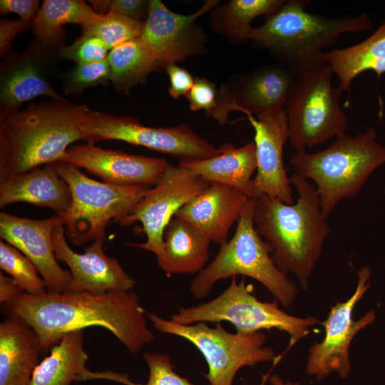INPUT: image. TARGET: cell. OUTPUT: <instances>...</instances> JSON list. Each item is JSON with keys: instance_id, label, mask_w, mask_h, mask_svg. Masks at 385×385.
Wrapping results in <instances>:
<instances>
[{"instance_id": "6da1fadb", "label": "cell", "mask_w": 385, "mask_h": 385, "mask_svg": "<svg viewBox=\"0 0 385 385\" xmlns=\"http://www.w3.org/2000/svg\"><path fill=\"white\" fill-rule=\"evenodd\" d=\"M6 307L34 329L43 351L51 349L64 334L89 327L110 331L132 354L155 337L147 325L140 297L131 290L104 294L49 289L41 294L24 292Z\"/></svg>"}, {"instance_id": "7a4b0ae2", "label": "cell", "mask_w": 385, "mask_h": 385, "mask_svg": "<svg viewBox=\"0 0 385 385\" xmlns=\"http://www.w3.org/2000/svg\"><path fill=\"white\" fill-rule=\"evenodd\" d=\"M289 178L299 195L297 202L287 204L279 198L260 196L256 198L254 225L278 269L286 275H294L307 290L329 227L316 188L297 173Z\"/></svg>"}, {"instance_id": "3957f363", "label": "cell", "mask_w": 385, "mask_h": 385, "mask_svg": "<svg viewBox=\"0 0 385 385\" xmlns=\"http://www.w3.org/2000/svg\"><path fill=\"white\" fill-rule=\"evenodd\" d=\"M88 109L52 99L0 112V180L60 161L81 140L79 123Z\"/></svg>"}, {"instance_id": "277c9868", "label": "cell", "mask_w": 385, "mask_h": 385, "mask_svg": "<svg viewBox=\"0 0 385 385\" xmlns=\"http://www.w3.org/2000/svg\"><path fill=\"white\" fill-rule=\"evenodd\" d=\"M307 0H287L265 23L253 27L250 41L265 49L296 78L328 65L324 49L335 45L342 34L369 30L372 23L363 13L356 16L337 17L307 12Z\"/></svg>"}, {"instance_id": "5b68a950", "label": "cell", "mask_w": 385, "mask_h": 385, "mask_svg": "<svg viewBox=\"0 0 385 385\" xmlns=\"http://www.w3.org/2000/svg\"><path fill=\"white\" fill-rule=\"evenodd\" d=\"M289 161L295 173L315 183L322 212L328 219L342 200L354 197L385 164V145L377 141L376 129L370 127L355 136L338 135L324 150L295 153Z\"/></svg>"}, {"instance_id": "8992f818", "label": "cell", "mask_w": 385, "mask_h": 385, "mask_svg": "<svg viewBox=\"0 0 385 385\" xmlns=\"http://www.w3.org/2000/svg\"><path fill=\"white\" fill-rule=\"evenodd\" d=\"M255 198H249L232 239L221 245L215 259L191 282L190 292L197 299L211 294L217 282L236 275L262 284L283 307L294 302L297 285L274 262L270 248L254 225Z\"/></svg>"}, {"instance_id": "52a82bcc", "label": "cell", "mask_w": 385, "mask_h": 385, "mask_svg": "<svg viewBox=\"0 0 385 385\" xmlns=\"http://www.w3.org/2000/svg\"><path fill=\"white\" fill-rule=\"evenodd\" d=\"M54 165L68 185L72 197L70 207L56 215L66 227L68 238L77 245L89 241L103 243L110 220L117 222L128 215L151 188L97 181L65 162H56Z\"/></svg>"}, {"instance_id": "ba28073f", "label": "cell", "mask_w": 385, "mask_h": 385, "mask_svg": "<svg viewBox=\"0 0 385 385\" xmlns=\"http://www.w3.org/2000/svg\"><path fill=\"white\" fill-rule=\"evenodd\" d=\"M244 279L237 282L233 276L230 285L217 297L197 306L179 307L170 320L183 325L225 321L235 326L236 332L244 334L277 329L289 334L288 349L307 337L312 327L321 324L314 317H299L287 313L276 300L260 301Z\"/></svg>"}, {"instance_id": "9c48e42d", "label": "cell", "mask_w": 385, "mask_h": 385, "mask_svg": "<svg viewBox=\"0 0 385 385\" xmlns=\"http://www.w3.org/2000/svg\"><path fill=\"white\" fill-rule=\"evenodd\" d=\"M148 318L158 332L182 337L200 351L208 366L203 375L210 385H232L242 367L278 360L273 349L265 346L266 337L262 332L230 333L220 323L215 327L205 322L179 324L154 313L148 314Z\"/></svg>"}, {"instance_id": "30bf717a", "label": "cell", "mask_w": 385, "mask_h": 385, "mask_svg": "<svg viewBox=\"0 0 385 385\" xmlns=\"http://www.w3.org/2000/svg\"><path fill=\"white\" fill-rule=\"evenodd\" d=\"M329 65L302 74L285 105L288 140L296 153L345 133L347 116L340 108L342 92L332 86Z\"/></svg>"}, {"instance_id": "8fae6325", "label": "cell", "mask_w": 385, "mask_h": 385, "mask_svg": "<svg viewBox=\"0 0 385 385\" xmlns=\"http://www.w3.org/2000/svg\"><path fill=\"white\" fill-rule=\"evenodd\" d=\"M81 140L90 143L117 140L143 146L181 159H204L217 155L219 148L199 136L188 125L154 128L135 118L93 111L85 113L79 123Z\"/></svg>"}, {"instance_id": "7c38bea8", "label": "cell", "mask_w": 385, "mask_h": 385, "mask_svg": "<svg viewBox=\"0 0 385 385\" xmlns=\"http://www.w3.org/2000/svg\"><path fill=\"white\" fill-rule=\"evenodd\" d=\"M358 281L354 292L344 302L332 305L324 322V337L320 342H314L309 349L305 373L320 381L332 373L342 379L349 377L351 366L349 346L362 329L371 324L376 315L374 310L366 313L361 318L354 320V309L358 302L371 287V270L362 267L356 272Z\"/></svg>"}, {"instance_id": "4fadbf2b", "label": "cell", "mask_w": 385, "mask_h": 385, "mask_svg": "<svg viewBox=\"0 0 385 385\" xmlns=\"http://www.w3.org/2000/svg\"><path fill=\"white\" fill-rule=\"evenodd\" d=\"M210 185L187 168L168 163L159 183L148 190L128 215L117 221L121 226H130L136 222L142 225L141 231L147 240L128 245L160 257L164 251V231L173 216Z\"/></svg>"}, {"instance_id": "5bb4252c", "label": "cell", "mask_w": 385, "mask_h": 385, "mask_svg": "<svg viewBox=\"0 0 385 385\" xmlns=\"http://www.w3.org/2000/svg\"><path fill=\"white\" fill-rule=\"evenodd\" d=\"M296 79L277 62L236 75L218 90L217 106L212 116L224 125L232 111L247 115L277 112L284 108Z\"/></svg>"}, {"instance_id": "9a60e30c", "label": "cell", "mask_w": 385, "mask_h": 385, "mask_svg": "<svg viewBox=\"0 0 385 385\" xmlns=\"http://www.w3.org/2000/svg\"><path fill=\"white\" fill-rule=\"evenodd\" d=\"M219 3L217 0H207L198 11L183 15L170 11L160 0L149 1L140 37L160 68L205 52L207 37L197 19Z\"/></svg>"}, {"instance_id": "2e32d148", "label": "cell", "mask_w": 385, "mask_h": 385, "mask_svg": "<svg viewBox=\"0 0 385 385\" xmlns=\"http://www.w3.org/2000/svg\"><path fill=\"white\" fill-rule=\"evenodd\" d=\"M0 69V112L19 109L21 105L40 96L65 100L52 86V66L60 59L55 51L35 40L21 53L3 58Z\"/></svg>"}, {"instance_id": "e0dca14e", "label": "cell", "mask_w": 385, "mask_h": 385, "mask_svg": "<svg viewBox=\"0 0 385 385\" xmlns=\"http://www.w3.org/2000/svg\"><path fill=\"white\" fill-rule=\"evenodd\" d=\"M60 162L84 168L106 183L149 188L159 183L168 165L163 158L103 149L90 142L70 146Z\"/></svg>"}, {"instance_id": "ac0fdd59", "label": "cell", "mask_w": 385, "mask_h": 385, "mask_svg": "<svg viewBox=\"0 0 385 385\" xmlns=\"http://www.w3.org/2000/svg\"><path fill=\"white\" fill-rule=\"evenodd\" d=\"M255 130L257 173L252 179L250 198L262 195L293 203L292 190L283 161V148L288 140L285 109L247 115Z\"/></svg>"}, {"instance_id": "d6986e66", "label": "cell", "mask_w": 385, "mask_h": 385, "mask_svg": "<svg viewBox=\"0 0 385 385\" xmlns=\"http://www.w3.org/2000/svg\"><path fill=\"white\" fill-rule=\"evenodd\" d=\"M52 244L56 260L66 263L72 275L68 292H125L136 284L135 279L128 274L116 259L105 254L101 242H93L84 253L76 252L68 245L65 228L60 223L53 232Z\"/></svg>"}, {"instance_id": "ffe728a7", "label": "cell", "mask_w": 385, "mask_h": 385, "mask_svg": "<svg viewBox=\"0 0 385 385\" xmlns=\"http://www.w3.org/2000/svg\"><path fill=\"white\" fill-rule=\"evenodd\" d=\"M60 223L58 215L34 220L0 213L1 238L34 263L49 290L61 293L69 291L72 275L58 264L53 249L52 234Z\"/></svg>"}, {"instance_id": "44dd1931", "label": "cell", "mask_w": 385, "mask_h": 385, "mask_svg": "<svg viewBox=\"0 0 385 385\" xmlns=\"http://www.w3.org/2000/svg\"><path fill=\"white\" fill-rule=\"evenodd\" d=\"M250 197L227 185L211 183L175 213L200 230L211 242L227 241L231 227L238 222Z\"/></svg>"}, {"instance_id": "7402d4cb", "label": "cell", "mask_w": 385, "mask_h": 385, "mask_svg": "<svg viewBox=\"0 0 385 385\" xmlns=\"http://www.w3.org/2000/svg\"><path fill=\"white\" fill-rule=\"evenodd\" d=\"M71 200L69 186L58 175L54 163L0 180L1 207L26 202L48 207L59 215L70 207Z\"/></svg>"}, {"instance_id": "603a6c76", "label": "cell", "mask_w": 385, "mask_h": 385, "mask_svg": "<svg viewBox=\"0 0 385 385\" xmlns=\"http://www.w3.org/2000/svg\"><path fill=\"white\" fill-rule=\"evenodd\" d=\"M42 351L34 329L9 314L0 324V385H29Z\"/></svg>"}, {"instance_id": "cb8c5ba5", "label": "cell", "mask_w": 385, "mask_h": 385, "mask_svg": "<svg viewBox=\"0 0 385 385\" xmlns=\"http://www.w3.org/2000/svg\"><path fill=\"white\" fill-rule=\"evenodd\" d=\"M220 153L204 159H181L179 165L209 183L233 187L250 198L252 175L257 170L254 142L235 148L231 143L218 147Z\"/></svg>"}, {"instance_id": "d4e9b609", "label": "cell", "mask_w": 385, "mask_h": 385, "mask_svg": "<svg viewBox=\"0 0 385 385\" xmlns=\"http://www.w3.org/2000/svg\"><path fill=\"white\" fill-rule=\"evenodd\" d=\"M163 240L164 251L157 262L167 277L198 274L205 267L211 241L188 221L174 216Z\"/></svg>"}, {"instance_id": "484cf974", "label": "cell", "mask_w": 385, "mask_h": 385, "mask_svg": "<svg viewBox=\"0 0 385 385\" xmlns=\"http://www.w3.org/2000/svg\"><path fill=\"white\" fill-rule=\"evenodd\" d=\"M101 14L82 0H44L31 23L35 41L55 51L66 45V34L63 26L78 24L87 27Z\"/></svg>"}, {"instance_id": "4316f807", "label": "cell", "mask_w": 385, "mask_h": 385, "mask_svg": "<svg viewBox=\"0 0 385 385\" xmlns=\"http://www.w3.org/2000/svg\"><path fill=\"white\" fill-rule=\"evenodd\" d=\"M326 58L342 91H349L352 81L366 71L380 77L385 73V21L363 41L327 51Z\"/></svg>"}, {"instance_id": "83f0119b", "label": "cell", "mask_w": 385, "mask_h": 385, "mask_svg": "<svg viewBox=\"0 0 385 385\" xmlns=\"http://www.w3.org/2000/svg\"><path fill=\"white\" fill-rule=\"evenodd\" d=\"M50 350L35 368L29 385H70L87 370L83 330L64 334Z\"/></svg>"}, {"instance_id": "f1b7e54d", "label": "cell", "mask_w": 385, "mask_h": 385, "mask_svg": "<svg viewBox=\"0 0 385 385\" xmlns=\"http://www.w3.org/2000/svg\"><path fill=\"white\" fill-rule=\"evenodd\" d=\"M285 0H230L210 11L212 29L231 42L242 44L250 41L252 20L278 11Z\"/></svg>"}, {"instance_id": "f546056e", "label": "cell", "mask_w": 385, "mask_h": 385, "mask_svg": "<svg viewBox=\"0 0 385 385\" xmlns=\"http://www.w3.org/2000/svg\"><path fill=\"white\" fill-rule=\"evenodd\" d=\"M111 83L116 91L128 93L143 84L148 76L160 68L140 36L118 46L108 53Z\"/></svg>"}, {"instance_id": "4dcf8cb0", "label": "cell", "mask_w": 385, "mask_h": 385, "mask_svg": "<svg viewBox=\"0 0 385 385\" xmlns=\"http://www.w3.org/2000/svg\"><path fill=\"white\" fill-rule=\"evenodd\" d=\"M145 21L109 11L101 14L98 20L87 27H83V34L101 39L108 49L140 36Z\"/></svg>"}, {"instance_id": "1f68e13d", "label": "cell", "mask_w": 385, "mask_h": 385, "mask_svg": "<svg viewBox=\"0 0 385 385\" xmlns=\"http://www.w3.org/2000/svg\"><path fill=\"white\" fill-rule=\"evenodd\" d=\"M143 359L149 369L148 380L145 384L132 381L126 374L111 371H91L89 379H107L124 385H195L188 378L181 376L173 370L175 366L167 354L145 352Z\"/></svg>"}, {"instance_id": "d6a6232c", "label": "cell", "mask_w": 385, "mask_h": 385, "mask_svg": "<svg viewBox=\"0 0 385 385\" xmlns=\"http://www.w3.org/2000/svg\"><path fill=\"white\" fill-rule=\"evenodd\" d=\"M0 267L10 274L25 292L41 294L47 291L46 284L34 263L4 240L0 241Z\"/></svg>"}, {"instance_id": "836d02e7", "label": "cell", "mask_w": 385, "mask_h": 385, "mask_svg": "<svg viewBox=\"0 0 385 385\" xmlns=\"http://www.w3.org/2000/svg\"><path fill=\"white\" fill-rule=\"evenodd\" d=\"M111 72L106 59L76 65L63 76V89L67 96L81 94L87 88L111 83Z\"/></svg>"}, {"instance_id": "e575fe53", "label": "cell", "mask_w": 385, "mask_h": 385, "mask_svg": "<svg viewBox=\"0 0 385 385\" xmlns=\"http://www.w3.org/2000/svg\"><path fill=\"white\" fill-rule=\"evenodd\" d=\"M108 48L99 38L83 34L71 45H64L58 51L61 59H67L77 65L103 61L107 58Z\"/></svg>"}, {"instance_id": "d590c367", "label": "cell", "mask_w": 385, "mask_h": 385, "mask_svg": "<svg viewBox=\"0 0 385 385\" xmlns=\"http://www.w3.org/2000/svg\"><path fill=\"white\" fill-rule=\"evenodd\" d=\"M217 93L218 90L213 82L205 78L196 76L185 98L192 111L203 110L206 115L210 117L217 106Z\"/></svg>"}, {"instance_id": "8d00e7d4", "label": "cell", "mask_w": 385, "mask_h": 385, "mask_svg": "<svg viewBox=\"0 0 385 385\" xmlns=\"http://www.w3.org/2000/svg\"><path fill=\"white\" fill-rule=\"evenodd\" d=\"M163 69L169 77L170 95L175 99L180 96L185 97L194 83L195 78L186 69L175 63L168 64Z\"/></svg>"}, {"instance_id": "74e56055", "label": "cell", "mask_w": 385, "mask_h": 385, "mask_svg": "<svg viewBox=\"0 0 385 385\" xmlns=\"http://www.w3.org/2000/svg\"><path fill=\"white\" fill-rule=\"evenodd\" d=\"M148 6L149 1L110 0L109 11L145 21L148 14Z\"/></svg>"}, {"instance_id": "f35d334b", "label": "cell", "mask_w": 385, "mask_h": 385, "mask_svg": "<svg viewBox=\"0 0 385 385\" xmlns=\"http://www.w3.org/2000/svg\"><path fill=\"white\" fill-rule=\"evenodd\" d=\"M40 1L36 0H1L0 14L13 12L18 14L20 19L26 23H31L39 9Z\"/></svg>"}, {"instance_id": "ab89813d", "label": "cell", "mask_w": 385, "mask_h": 385, "mask_svg": "<svg viewBox=\"0 0 385 385\" xmlns=\"http://www.w3.org/2000/svg\"><path fill=\"white\" fill-rule=\"evenodd\" d=\"M30 23L21 19H1L0 21V56L4 58L11 51V44L15 37L21 31L26 29Z\"/></svg>"}, {"instance_id": "60d3db41", "label": "cell", "mask_w": 385, "mask_h": 385, "mask_svg": "<svg viewBox=\"0 0 385 385\" xmlns=\"http://www.w3.org/2000/svg\"><path fill=\"white\" fill-rule=\"evenodd\" d=\"M25 292L11 277L0 273V302L5 307L14 302L19 296Z\"/></svg>"}, {"instance_id": "b9f144b4", "label": "cell", "mask_w": 385, "mask_h": 385, "mask_svg": "<svg viewBox=\"0 0 385 385\" xmlns=\"http://www.w3.org/2000/svg\"><path fill=\"white\" fill-rule=\"evenodd\" d=\"M88 3L97 14H105L109 11L110 0H91Z\"/></svg>"}, {"instance_id": "7bdbcfd3", "label": "cell", "mask_w": 385, "mask_h": 385, "mask_svg": "<svg viewBox=\"0 0 385 385\" xmlns=\"http://www.w3.org/2000/svg\"><path fill=\"white\" fill-rule=\"evenodd\" d=\"M270 385H301L298 382L284 381L279 375L273 374L269 378Z\"/></svg>"}]
</instances>
